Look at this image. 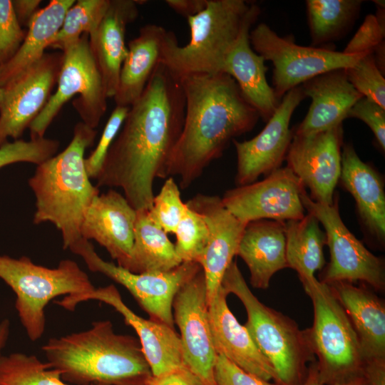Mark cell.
<instances>
[{
	"label": "cell",
	"instance_id": "obj_1",
	"mask_svg": "<svg viewBox=\"0 0 385 385\" xmlns=\"http://www.w3.org/2000/svg\"><path fill=\"white\" fill-rule=\"evenodd\" d=\"M185 115L180 78L164 63L155 68L129 107L96 178V187L118 188L135 210H150L156 178H166Z\"/></svg>",
	"mask_w": 385,
	"mask_h": 385
},
{
	"label": "cell",
	"instance_id": "obj_2",
	"mask_svg": "<svg viewBox=\"0 0 385 385\" xmlns=\"http://www.w3.org/2000/svg\"><path fill=\"white\" fill-rule=\"evenodd\" d=\"M180 78L185 115L171 153L166 178L177 176L188 188L230 141L250 131L260 117L228 74L194 73Z\"/></svg>",
	"mask_w": 385,
	"mask_h": 385
},
{
	"label": "cell",
	"instance_id": "obj_3",
	"mask_svg": "<svg viewBox=\"0 0 385 385\" xmlns=\"http://www.w3.org/2000/svg\"><path fill=\"white\" fill-rule=\"evenodd\" d=\"M41 349L70 385H145L153 375L138 339L115 333L109 320L51 338Z\"/></svg>",
	"mask_w": 385,
	"mask_h": 385
},
{
	"label": "cell",
	"instance_id": "obj_4",
	"mask_svg": "<svg viewBox=\"0 0 385 385\" xmlns=\"http://www.w3.org/2000/svg\"><path fill=\"white\" fill-rule=\"evenodd\" d=\"M96 134V129L78 123L67 147L38 165L29 180L36 200L33 222L53 224L61 233L64 250L82 238L84 212L100 194L84 164L85 150L93 145Z\"/></svg>",
	"mask_w": 385,
	"mask_h": 385
},
{
	"label": "cell",
	"instance_id": "obj_5",
	"mask_svg": "<svg viewBox=\"0 0 385 385\" xmlns=\"http://www.w3.org/2000/svg\"><path fill=\"white\" fill-rule=\"evenodd\" d=\"M221 286L244 305L247 315L244 326L274 367L279 384L302 385L308 364L316 361L307 329H300L294 320L262 303L249 288L236 261L228 267Z\"/></svg>",
	"mask_w": 385,
	"mask_h": 385
},
{
	"label": "cell",
	"instance_id": "obj_6",
	"mask_svg": "<svg viewBox=\"0 0 385 385\" xmlns=\"http://www.w3.org/2000/svg\"><path fill=\"white\" fill-rule=\"evenodd\" d=\"M252 3L244 0H207L198 14L187 18L189 42L177 38L167 47L163 63L181 78L194 73H222L227 53L237 40Z\"/></svg>",
	"mask_w": 385,
	"mask_h": 385
},
{
	"label": "cell",
	"instance_id": "obj_7",
	"mask_svg": "<svg viewBox=\"0 0 385 385\" xmlns=\"http://www.w3.org/2000/svg\"><path fill=\"white\" fill-rule=\"evenodd\" d=\"M304 289L313 304V324L307 331L319 381L336 385L364 377L357 335L329 286L317 279Z\"/></svg>",
	"mask_w": 385,
	"mask_h": 385
},
{
	"label": "cell",
	"instance_id": "obj_8",
	"mask_svg": "<svg viewBox=\"0 0 385 385\" xmlns=\"http://www.w3.org/2000/svg\"><path fill=\"white\" fill-rule=\"evenodd\" d=\"M0 279L16 296L15 307L31 341L40 339L46 326L45 308L55 297L88 293L96 288L73 260L55 268L34 264L28 257L0 255Z\"/></svg>",
	"mask_w": 385,
	"mask_h": 385
},
{
	"label": "cell",
	"instance_id": "obj_9",
	"mask_svg": "<svg viewBox=\"0 0 385 385\" xmlns=\"http://www.w3.org/2000/svg\"><path fill=\"white\" fill-rule=\"evenodd\" d=\"M63 58L56 91L30 124L31 140L44 134L63 106L73 96V102L82 122L96 129L107 109V98L102 77L92 53L89 36L83 34L63 52Z\"/></svg>",
	"mask_w": 385,
	"mask_h": 385
},
{
	"label": "cell",
	"instance_id": "obj_10",
	"mask_svg": "<svg viewBox=\"0 0 385 385\" xmlns=\"http://www.w3.org/2000/svg\"><path fill=\"white\" fill-rule=\"evenodd\" d=\"M250 41L257 53L272 63V88L279 101L289 91L307 81L329 71L351 67L371 53L351 55L299 46L289 38L279 36L264 23L250 31Z\"/></svg>",
	"mask_w": 385,
	"mask_h": 385
},
{
	"label": "cell",
	"instance_id": "obj_11",
	"mask_svg": "<svg viewBox=\"0 0 385 385\" xmlns=\"http://www.w3.org/2000/svg\"><path fill=\"white\" fill-rule=\"evenodd\" d=\"M301 200L308 213L323 225L329 249L330 260L319 281L327 284L361 282L374 291L384 292V260L368 250L347 229L340 217L337 199L331 205H324L312 200L305 191Z\"/></svg>",
	"mask_w": 385,
	"mask_h": 385
},
{
	"label": "cell",
	"instance_id": "obj_12",
	"mask_svg": "<svg viewBox=\"0 0 385 385\" xmlns=\"http://www.w3.org/2000/svg\"><path fill=\"white\" fill-rule=\"evenodd\" d=\"M69 250L79 255L91 272L101 273L125 287L150 319L172 328L176 293L202 269L197 262H184L168 272L137 274L103 260L89 240L83 238Z\"/></svg>",
	"mask_w": 385,
	"mask_h": 385
},
{
	"label": "cell",
	"instance_id": "obj_13",
	"mask_svg": "<svg viewBox=\"0 0 385 385\" xmlns=\"http://www.w3.org/2000/svg\"><path fill=\"white\" fill-rule=\"evenodd\" d=\"M63 53H45L21 73L0 86V146L19 140L38 116L57 84Z\"/></svg>",
	"mask_w": 385,
	"mask_h": 385
},
{
	"label": "cell",
	"instance_id": "obj_14",
	"mask_svg": "<svg viewBox=\"0 0 385 385\" xmlns=\"http://www.w3.org/2000/svg\"><path fill=\"white\" fill-rule=\"evenodd\" d=\"M305 191L301 180L287 166L279 168L262 181L226 191L221 200L243 222L262 219L286 222L304 217L301 197Z\"/></svg>",
	"mask_w": 385,
	"mask_h": 385
},
{
	"label": "cell",
	"instance_id": "obj_15",
	"mask_svg": "<svg viewBox=\"0 0 385 385\" xmlns=\"http://www.w3.org/2000/svg\"><path fill=\"white\" fill-rule=\"evenodd\" d=\"M173 317L180 332L184 364L206 385H217L215 366L217 354L210 332L202 269L176 293Z\"/></svg>",
	"mask_w": 385,
	"mask_h": 385
},
{
	"label": "cell",
	"instance_id": "obj_16",
	"mask_svg": "<svg viewBox=\"0 0 385 385\" xmlns=\"http://www.w3.org/2000/svg\"><path fill=\"white\" fill-rule=\"evenodd\" d=\"M305 97L301 86L291 89L259 134L242 142L232 140L237 153V186L252 183L261 175L267 176L280 168L293 137L292 115Z\"/></svg>",
	"mask_w": 385,
	"mask_h": 385
},
{
	"label": "cell",
	"instance_id": "obj_17",
	"mask_svg": "<svg viewBox=\"0 0 385 385\" xmlns=\"http://www.w3.org/2000/svg\"><path fill=\"white\" fill-rule=\"evenodd\" d=\"M342 124L312 135L293 134L286 155L287 167L310 191L309 197L331 205L341 174Z\"/></svg>",
	"mask_w": 385,
	"mask_h": 385
},
{
	"label": "cell",
	"instance_id": "obj_18",
	"mask_svg": "<svg viewBox=\"0 0 385 385\" xmlns=\"http://www.w3.org/2000/svg\"><path fill=\"white\" fill-rule=\"evenodd\" d=\"M91 299L113 307L123 317L125 323L135 329L153 376L185 364L180 335L174 328L150 319H145L135 314L123 302L118 290L113 284L96 288L83 294L64 296L56 303L73 311L80 302Z\"/></svg>",
	"mask_w": 385,
	"mask_h": 385
},
{
	"label": "cell",
	"instance_id": "obj_19",
	"mask_svg": "<svg viewBox=\"0 0 385 385\" xmlns=\"http://www.w3.org/2000/svg\"><path fill=\"white\" fill-rule=\"evenodd\" d=\"M186 205L199 213L208 229V241L198 262L206 282L207 305L215 297L224 274L237 255L247 223L234 216L217 195L197 194Z\"/></svg>",
	"mask_w": 385,
	"mask_h": 385
},
{
	"label": "cell",
	"instance_id": "obj_20",
	"mask_svg": "<svg viewBox=\"0 0 385 385\" xmlns=\"http://www.w3.org/2000/svg\"><path fill=\"white\" fill-rule=\"evenodd\" d=\"M136 210L115 190L99 194L86 208L81 225L82 238L103 247L125 268L131 255Z\"/></svg>",
	"mask_w": 385,
	"mask_h": 385
},
{
	"label": "cell",
	"instance_id": "obj_21",
	"mask_svg": "<svg viewBox=\"0 0 385 385\" xmlns=\"http://www.w3.org/2000/svg\"><path fill=\"white\" fill-rule=\"evenodd\" d=\"M227 295L221 286L208 305L210 332L217 354L224 356L246 372L279 384L274 367L229 309Z\"/></svg>",
	"mask_w": 385,
	"mask_h": 385
},
{
	"label": "cell",
	"instance_id": "obj_22",
	"mask_svg": "<svg viewBox=\"0 0 385 385\" xmlns=\"http://www.w3.org/2000/svg\"><path fill=\"white\" fill-rule=\"evenodd\" d=\"M260 14V7L252 3L239 36L227 55L222 73L235 81L245 99L267 122L280 101L267 81L268 68L264 58L253 50L250 41L251 26Z\"/></svg>",
	"mask_w": 385,
	"mask_h": 385
},
{
	"label": "cell",
	"instance_id": "obj_23",
	"mask_svg": "<svg viewBox=\"0 0 385 385\" xmlns=\"http://www.w3.org/2000/svg\"><path fill=\"white\" fill-rule=\"evenodd\" d=\"M312 103L293 134L308 135L342 124L355 103L363 98L349 81L345 68L317 76L301 86Z\"/></svg>",
	"mask_w": 385,
	"mask_h": 385
},
{
	"label": "cell",
	"instance_id": "obj_24",
	"mask_svg": "<svg viewBox=\"0 0 385 385\" xmlns=\"http://www.w3.org/2000/svg\"><path fill=\"white\" fill-rule=\"evenodd\" d=\"M140 4L135 0H110L98 28L88 36L108 98H113L115 94L121 66L128 53L126 27L138 17V6Z\"/></svg>",
	"mask_w": 385,
	"mask_h": 385
},
{
	"label": "cell",
	"instance_id": "obj_25",
	"mask_svg": "<svg viewBox=\"0 0 385 385\" xmlns=\"http://www.w3.org/2000/svg\"><path fill=\"white\" fill-rule=\"evenodd\" d=\"M175 38L173 32L157 24L140 28L127 46L113 97L116 106L130 107L140 97L155 68L163 62L167 47Z\"/></svg>",
	"mask_w": 385,
	"mask_h": 385
},
{
	"label": "cell",
	"instance_id": "obj_26",
	"mask_svg": "<svg viewBox=\"0 0 385 385\" xmlns=\"http://www.w3.org/2000/svg\"><path fill=\"white\" fill-rule=\"evenodd\" d=\"M339 180L354 197L366 231L381 245L385 241V192L380 174L363 162L351 144L341 152Z\"/></svg>",
	"mask_w": 385,
	"mask_h": 385
},
{
	"label": "cell",
	"instance_id": "obj_27",
	"mask_svg": "<svg viewBox=\"0 0 385 385\" xmlns=\"http://www.w3.org/2000/svg\"><path fill=\"white\" fill-rule=\"evenodd\" d=\"M284 223L262 219L250 221L245 227L236 255L247 265L255 288L267 289L272 276L289 267Z\"/></svg>",
	"mask_w": 385,
	"mask_h": 385
},
{
	"label": "cell",
	"instance_id": "obj_28",
	"mask_svg": "<svg viewBox=\"0 0 385 385\" xmlns=\"http://www.w3.org/2000/svg\"><path fill=\"white\" fill-rule=\"evenodd\" d=\"M345 310L357 335L365 361L385 360V305L364 286L328 284Z\"/></svg>",
	"mask_w": 385,
	"mask_h": 385
},
{
	"label": "cell",
	"instance_id": "obj_29",
	"mask_svg": "<svg viewBox=\"0 0 385 385\" xmlns=\"http://www.w3.org/2000/svg\"><path fill=\"white\" fill-rule=\"evenodd\" d=\"M75 0H51L40 9L27 28L25 38L13 57L0 67V86L37 62L60 30L68 9Z\"/></svg>",
	"mask_w": 385,
	"mask_h": 385
},
{
	"label": "cell",
	"instance_id": "obj_30",
	"mask_svg": "<svg viewBox=\"0 0 385 385\" xmlns=\"http://www.w3.org/2000/svg\"><path fill=\"white\" fill-rule=\"evenodd\" d=\"M182 262L174 244L148 210H136L133 245L125 269L137 274L165 272Z\"/></svg>",
	"mask_w": 385,
	"mask_h": 385
},
{
	"label": "cell",
	"instance_id": "obj_31",
	"mask_svg": "<svg viewBox=\"0 0 385 385\" xmlns=\"http://www.w3.org/2000/svg\"><path fill=\"white\" fill-rule=\"evenodd\" d=\"M284 225L288 266L297 272L304 287L317 279L315 272L325 265L326 234L309 213L301 220L286 221Z\"/></svg>",
	"mask_w": 385,
	"mask_h": 385
},
{
	"label": "cell",
	"instance_id": "obj_32",
	"mask_svg": "<svg viewBox=\"0 0 385 385\" xmlns=\"http://www.w3.org/2000/svg\"><path fill=\"white\" fill-rule=\"evenodd\" d=\"M313 45L336 40L356 19L360 0H308L306 1Z\"/></svg>",
	"mask_w": 385,
	"mask_h": 385
},
{
	"label": "cell",
	"instance_id": "obj_33",
	"mask_svg": "<svg viewBox=\"0 0 385 385\" xmlns=\"http://www.w3.org/2000/svg\"><path fill=\"white\" fill-rule=\"evenodd\" d=\"M0 385H70L60 372L34 355L16 352L0 356Z\"/></svg>",
	"mask_w": 385,
	"mask_h": 385
},
{
	"label": "cell",
	"instance_id": "obj_34",
	"mask_svg": "<svg viewBox=\"0 0 385 385\" xmlns=\"http://www.w3.org/2000/svg\"><path fill=\"white\" fill-rule=\"evenodd\" d=\"M110 0H78L68 9L50 47L62 52L81 36L93 34L107 11Z\"/></svg>",
	"mask_w": 385,
	"mask_h": 385
},
{
	"label": "cell",
	"instance_id": "obj_35",
	"mask_svg": "<svg viewBox=\"0 0 385 385\" xmlns=\"http://www.w3.org/2000/svg\"><path fill=\"white\" fill-rule=\"evenodd\" d=\"M174 234L176 236L175 249L182 262L198 263L209 236L203 217L188 207Z\"/></svg>",
	"mask_w": 385,
	"mask_h": 385
},
{
	"label": "cell",
	"instance_id": "obj_36",
	"mask_svg": "<svg viewBox=\"0 0 385 385\" xmlns=\"http://www.w3.org/2000/svg\"><path fill=\"white\" fill-rule=\"evenodd\" d=\"M187 208L181 199L179 187L173 177H168L159 193L154 196L148 211L152 220L165 233L174 234Z\"/></svg>",
	"mask_w": 385,
	"mask_h": 385
},
{
	"label": "cell",
	"instance_id": "obj_37",
	"mask_svg": "<svg viewBox=\"0 0 385 385\" xmlns=\"http://www.w3.org/2000/svg\"><path fill=\"white\" fill-rule=\"evenodd\" d=\"M345 71L349 81L363 97L385 108V79L372 52L345 68Z\"/></svg>",
	"mask_w": 385,
	"mask_h": 385
},
{
	"label": "cell",
	"instance_id": "obj_38",
	"mask_svg": "<svg viewBox=\"0 0 385 385\" xmlns=\"http://www.w3.org/2000/svg\"><path fill=\"white\" fill-rule=\"evenodd\" d=\"M59 145L58 140L46 138L6 142L0 146V168L17 163L38 165L55 155Z\"/></svg>",
	"mask_w": 385,
	"mask_h": 385
},
{
	"label": "cell",
	"instance_id": "obj_39",
	"mask_svg": "<svg viewBox=\"0 0 385 385\" xmlns=\"http://www.w3.org/2000/svg\"><path fill=\"white\" fill-rule=\"evenodd\" d=\"M129 107L116 106L113 110L95 149L88 158H85L84 164L89 178L98 177L107 153L117 136L128 112Z\"/></svg>",
	"mask_w": 385,
	"mask_h": 385
},
{
	"label": "cell",
	"instance_id": "obj_40",
	"mask_svg": "<svg viewBox=\"0 0 385 385\" xmlns=\"http://www.w3.org/2000/svg\"><path fill=\"white\" fill-rule=\"evenodd\" d=\"M26 33L16 17L12 1L0 0V67L16 53Z\"/></svg>",
	"mask_w": 385,
	"mask_h": 385
},
{
	"label": "cell",
	"instance_id": "obj_41",
	"mask_svg": "<svg viewBox=\"0 0 385 385\" xmlns=\"http://www.w3.org/2000/svg\"><path fill=\"white\" fill-rule=\"evenodd\" d=\"M376 15H367L354 37L342 51L355 55L373 52L385 37L384 9L377 8Z\"/></svg>",
	"mask_w": 385,
	"mask_h": 385
},
{
	"label": "cell",
	"instance_id": "obj_42",
	"mask_svg": "<svg viewBox=\"0 0 385 385\" xmlns=\"http://www.w3.org/2000/svg\"><path fill=\"white\" fill-rule=\"evenodd\" d=\"M347 118H355L364 121L372 130L379 145L384 151L385 108L363 97L351 107Z\"/></svg>",
	"mask_w": 385,
	"mask_h": 385
},
{
	"label": "cell",
	"instance_id": "obj_43",
	"mask_svg": "<svg viewBox=\"0 0 385 385\" xmlns=\"http://www.w3.org/2000/svg\"><path fill=\"white\" fill-rule=\"evenodd\" d=\"M215 380L217 385H282L246 372L220 354L215 362Z\"/></svg>",
	"mask_w": 385,
	"mask_h": 385
},
{
	"label": "cell",
	"instance_id": "obj_44",
	"mask_svg": "<svg viewBox=\"0 0 385 385\" xmlns=\"http://www.w3.org/2000/svg\"><path fill=\"white\" fill-rule=\"evenodd\" d=\"M145 385H206L185 364L158 376L152 375Z\"/></svg>",
	"mask_w": 385,
	"mask_h": 385
},
{
	"label": "cell",
	"instance_id": "obj_45",
	"mask_svg": "<svg viewBox=\"0 0 385 385\" xmlns=\"http://www.w3.org/2000/svg\"><path fill=\"white\" fill-rule=\"evenodd\" d=\"M41 0L12 1L14 11L21 26H28L30 21L40 9Z\"/></svg>",
	"mask_w": 385,
	"mask_h": 385
},
{
	"label": "cell",
	"instance_id": "obj_46",
	"mask_svg": "<svg viewBox=\"0 0 385 385\" xmlns=\"http://www.w3.org/2000/svg\"><path fill=\"white\" fill-rule=\"evenodd\" d=\"M165 4L177 14L186 19L200 12L207 0H166Z\"/></svg>",
	"mask_w": 385,
	"mask_h": 385
},
{
	"label": "cell",
	"instance_id": "obj_47",
	"mask_svg": "<svg viewBox=\"0 0 385 385\" xmlns=\"http://www.w3.org/2000/svg\"><path fill=\"white\" fill-rule=\"evenodd\" d=\"M364 376L369 385H385V360L366 361Z\"/></svg>",
	"mask_w": 385,
	"mask_h": 385
},
{
	"label": "cell",
	"instance_id": "obj_48",
	"mask_svg": "<svg viewBox=\"0 0 385 385\" xmlns=\"http://www.w3.org/2000/svg\"><path fill=\"white\" fill-rule=\"evenodd\" d=\"M302 385H324L318 379L316 361L309 365L307 376ZM336 385H369V384L363 377L348 383Z\"/></svg>",
	"mask_w": 385,
	"mask_h": 385
},
{
	"label": "cell",
	"instance_id": "obj_49",
	"mask_svg": "<svg viewBox=\"0 0 385 385\" xmlns=\"http://www.w3.org/2000/svg\"><path fill=\"white\" fill-rule=\"evenodd\" d=\"M11 323L9 319L0 322V356L9 337Z\"/></svg>",
	"mask_w": 385,
	"mask_h": 385
},
{
	"label": "cell",
	"instance_id": "obj_50",
	"mask_svg": "<svg viewBox=\"0 0 385 385\" xmlns=\"http://www.w3.org/2000/svg\"><path fill=\"white\" fill-rule=\"evenodd\" d=\"M377 6L384 8V1H374Z\"/></svg>",
	"mask_w": 385,
	"mask_h": 385
}]
</instances>
